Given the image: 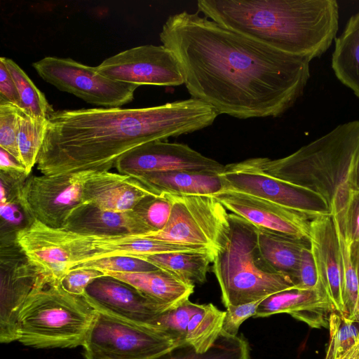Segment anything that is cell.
Returning a JSON list of instances; mask_svg holds the SVG:
<instances>
[{
	"label": "cell",
	"mask_w": 359,
	"mask_h": 359,
	"mask_svg": "<svg viewBox=\"0 0 359 359\" xmlns=\"http://www.w3.org/2000/svg\"><path fill=\"white\" fill-rule=\"evenodd\" d=\"M197 7L226 28L311 61L327 50L339 27L335 0H198Z\"/></svg>",
	"instance_id": "3957f363"
},
{
	"label": "cell",
	"mask_w": 359,
	"mask_h": 359,
	"mask_svg": "<svg viewBox=\"0 0 359 359\" xmlns=\"http://www.w3.org/2000/svg\"><path fill=\"white\" fill-rule=\"evenodd\" d=\"M32 66L44 81L60 90L97 106L120 107L133 100L139 87L111 79L99 73L95 67L71 58L47 56Z\"/></svg>",
	"instance_id": "9c48e42d"
},
{
	"label": "cell",
	"mask_w": 359,
	"mask_h": 359,
	"mask_svg": "<svg viewBox=\"0 0 359 359\" xmlns=\"http://www.w3.org/2000/svg\"><path fill=\"white\" fill-rule=\"evenodd\" d=\"M215 255L211 251L177 252L137 258L147 261L158 269L172 273L184 283L195 286L196 283L205 282L210 264L213 262Z\"/></svg>",
	"instance_id": "484cf974"
},
{
	"label": "cell",
	"mask_w": 359,
	"mask_h": 359,
	"mask_svg": "<svg viewBox=\"0 0 359 359\" xmlns=\"http://www.w3.org/2000/svg\"><path fill=\"white\" fill-rule=\"evenodd\" d=\"M156 194L136 178L110 171L92 172L83 187V201L101 210L128 212L144 198Z\"/></svg>",
	"instance_id": "ffe728a7"
},
{
	"label": "cell",
	"mask_w": 359,
	"mask_h": 359,
	"mask_svg": "<svg viewBox=\"0 0 359 359\" xmlns=\"http://www.w3.org/2000/svg\"><path fill=\"white\" fill-rule=\"evenodd\" d=\"M257 230V245L261 257L272 271L291 278L294 284L303 250L310 242Z\"/></svg>",
	"instance_id": "cb8c5ba5"
},
{
	"label": "cell",
	"mask_w": 359,
	"mask_h": 359,
	"mask_svg": "<svg viewBox=\"0 0 359 359\" xmlns=\"http://www.w3.org/2000/svg\"><path fill=\"white\" fill-rule=\"evenodd\" d=\"M170 195L172 208L164 228L137 236L184 245L203 246L215 255L222 251L230 231L229 213L224 205L212 195Z\"/></svg>",
	"instance_id": "52a82bcc"
},
{
	"label": "cell",
	"mask_w": 359,
	"mask_h": 359,
	"mask_svg": "<svg viewBox=\"0 0 359 359\" xmlns=\"http://www.w3.org/2000/svg\"><path fill=\"white\" fill-rule=\"evenodd\" d=\"M0 170L19 171L26 173L24 166L11 154L0 147ZM27 175V173H26ZM28 176V175H27Z\"/></svg>",
	"instance_id": "74e56055"
},
{
	"label": "cell",
	"mask_w": 359,
	"mask_h": 359,
	"mask_svg": "<svg viewBox=\"0 0 359 359\" xmlns=\"http://www.w3.org/2000/svg\"><path fill=\"white\" fill-rule=\"evenodd\" d=\"M332 215L344 220L348 234L353 243H359V190L354 193L346 212Z\"/></svg>",
	"instance_id": "d590c367"
},
{
	"label": "cell",
	"mask_w": 359,
	"mask_h": 359,
	"mask_svg": "<svg viewBox=\"0 0 359 359\" xmlns=\"http://www.w3.org/2000/svg\"><path fill=\"white\" fill-rule=\"evenodd\" d=\"M34 222L42 233L64 250L69 270L77 264L106 257H139L157 254L161 250L158 241L137 235H83L52 229L37 220Z\"/></svg>",
	"instance_id": "5bb4252c"
},
{
	"label": "cell",
	"mask_w": 359,
	"mask_h": 359,
	"mask_svg": "<svg viewBox=\"0 0 359 359\" xmlns=\"http://www.w3.org/2000/svg\"><path fill=\"white\" fill-rule=\"evenodd\" d=\"M219 175L222 190L266 200L311 219L331 215L327 203L320 195L257 170L245 161L226 165Z\"/></svg>",
	"instance_id": "8fae6325"
},
{
	"label": "cell",
	"mask_w": 359,
	"mask_h": 359,
	"mask_svg": "<svg viewBox=\"0 0 359 359\" xmlns=\"http://www.w3.org/2000/svg\"><path fill=\"white\" fill-rule=\"evenodd\" d=\"M17 242L1 245L0 341H18L20 313L48 277L24 257Z\"/></svg>",
	"instance_id": "7c38bea8"
},
{
	"label": "cell",
	"mask_w": 359,
	"mask_h": 359,
	"mask_svg": "<svg viewBox=\"0 0 359 359\" xmlns=\"http://www.w3.org/2000/svg\"><path fill=\"white\" fill-rule=\"evenodd\" d=\"M91 173L29 175L20 191V204L32 220L62 229L73 211L84 203V183Z\"/></svg>",
	"instance_id": "30bf717a"
},
{
	"label": "cell",
	"mask_w": 359,
	"mask_h": 359,
	"mask_svg": "<svg viewBox=\"0 0 359 359\" xmlns=\"http://www.w3.org/2000/svg\"><path fill=\"white\" fill-rule=\"evenodd\" d=\"M0 99L20 109L21 103L15 83L4 62L0 60Z\"/></svg>",
	"instance_id": "8d00e7d4"
},
{
	"label": "cell",
	"mask_w": 359,
	"mask_h": 359,
	"mask_svg": "<svg viewBox=\"0 0 359 359\" xmlns=\"http://www.w3.org/2000/svg\"><path fill=\"white\" fill-rule=\"evenodd\" d=\"M96 313L83 296L67 292L48 278L20 313L18 341L34 348L83 346Z\"/></svg>",
	"instance_id": "8992f818"
},
{
	"label": "cell",
	"mask_w": 359,
	"mask_h": 359,
	"mask_svg": "<svg viewBox=\"0 0 359 359\" xmlns=\"http://www.w3.org/2000/svg\"><path fill=\"white\" fill-rule=\"evenodd\" d=\"M94 269L106 273H139L158 268L140 258L128 256H111L77 264L71 269Z\"/></svg>",
	"instance_id": "4dcf8cb0"
},
{
	"label": "cell",
	"mask_w": 359,
	"mask_h": 359,
	"mask_svg": "<svg viewBox=\"0 0 359 359\" xmlns=\"http://www.w3.org/2000/svg\"><path fill=\"white\" fill-rule=\"evenodd\" d=\"M359 121L339 125L283 158H252L250 167L322 196L332 214L345 212L358 190Z\"/></svg>",
	"instance_id": "277c9868"
},
{
	"label": "cell",
	"mask_w": 359,
	"mask_h": 359,
	"mask_svg": "<svg viewBox=\"0 0 359 359\" xmlns=\"http://www.w3.org/2000/svg\"><path fill=\"white\" fill-rule=\"evenodd\" d=\"M18 121L19 107L0 99V147L20 163L18 144Z\"/></svg>",
	"instance_id": "1f68e13d"
},
{
	"label": "cell",
	"mask_w": 359,
	"mask_h": 359,
	"mask_svg": "<svg viewBox=\"0 0 359 359\" xmlns=\"http://www.w3.org/2000/svg\"><path fill=\"white\" fill-rule=\"evenodd\" d=\"M227 210L257 229L309 241L312 219L297 211L245 194L222 190L212 195Z\"/></svg>",
	"instance_id": "e0dca14e"
},
{
	"label": "cell",
	"mask_w": 359,
	"mask_h": 359,
	"mask_svg": "<svg viewBox=\"0 0 359 359\" xmlns=\"http://www.w3.org/2000/svg\"><path fill=\"white\" fill-rule=\"evenodd\" d=\"M111 79L135 85H184L179 62L163 45H142L118 53L95 67Z\"/></svg>",
	"instance_id": "4fadbf2b"
},
{
	"label": "cell",
	"mask_w": 359,
	"mask_h": 359,
	"mask_svg": "<svg viewBox=\"0 0 359 359\" xmlns=\"http://www.w3.org/2000/svg\"><path fill=\"white\" fill-rule=\"evenodd\" d=\"M330 339L325 359H359V322L333 311L329 316Z\"/></svg>",
	"instance_id": "4316f807"
},
{
	"label": "cell",
	"mask_w": 359,
	"mask_h": 359,
	"mask_svg": "<svg viewBox=\"0 0 359 359\" xmlns=\"http://www.w3.org/2000/svg\"><path fill=\"white\" fill-rule=\"evenodd\" d=\"M333 311L332 304L323 287H292L263 299L255 317L285 313L312 328H328L329 316Z\"/></svg>",
	"instance_id": "d6986e66"
},
{
	"label": "cell",
	"mask_w": 359,
	"mask_h": 359,
	"mask_svg": "<svg viewBox=\"0 0 359 359\" xmlns=\"http://www.w3.org/2000/svg\"><path fill=\"white\" fill-rule=\"evenodd\" d=\"M318 287H323L319 283L311 247L309 245L302 252L294 287L313 289Z\"/></svg>",
	"instance_id": "e575fe53"
},
{
	"label": "cell",
	"mask_w": 359,
	"mask_h": 359,
	"mask_svg": "<svg viewBox=\"0 0 359 359\" xmlns=\"http://www.w3.org/2000/svg\"><path fill=\"white\" fill-rule=\"evenodd\" d=\"M177 346L151 327L97 312L83 347L96 359H151Z\"/></svg>",
	"instance_id": "ba28073f"
},
{
	"label": "cell",
	"mask_w": 359,
	"mask_h": 359,
	"mask_svg": "<svg viewBox=\"0 0 359 359\" xmlns=\"http://www.w3.org/2000/svg\"><path fill=\"white\" fill-rule=\"evenodd\" d=\"M262 300L238 306H227L221 334L231 337L238 336L241 324L250 317H255L258 306Z\"/></svg>",
	"instance_id": "d6a6232c"
},
{
	"label": "cell",
	"mask_w": 359,
	"mask_h": 359,
	"mask_svg": "<svg viewBox=\"0 0 359 359\" xmlns=\"http://www.w3.org/2000/svg\"><path fill=\"white\" fill-rule=\"evenodd\" d=\"M355 186L358 190H359V156L357 161L356 172H355Z\"/></svg>",
	"instance_id": "ab89813d"
},
{
	"label": "cell",
	"mask_w": 359,
	"mask_h": 359,
	"mask_svg": "<svg viewBox=\"0 0 359 359\" xmlns=\"http://www.w3.org/2000/svg\"><path fill=\"white\" fill-rule=\"evenodd\" d=\"M177 58L191 97L218 114L278 117L302 95L309 59L289 54L199 15H170L159 34Z\"/></svg>",
	"instance_id": "6da1fadb"
},
{
	"label": "cell",
	"mask_w": 359,
	"mask_h": 359,
	"mask_svg": "<svg viewBox=\"0 0 359 359\" xmlns=\"http://www.w3.org/2000/svg\"><path fill=\"white\" fill-rule=\"evenodd\" d=\"M172 204L170 194L161 193L144 198L133 210L147 226L149 233L157 232L166 225Z\"/></svg>",
	"instance_id": "f546056e"
},
{
	"label": "cell",
	"mask_w": 359,
	"mask_h": 359,
	"mask_svg": "<svg viewBox=\"0 0 359 359\" xmlns=\"http://www.w3.org/2000/svg\"><path fill=\"white\" fill-rule=\"evenodd\" d=\"M225 168L182 143L164 140L142 144L123 156L117 162L118 172L133 177L152 172L172 170L209 171L221 173Z\"/></svg>",
	"instance_id": "9a60e30c"
},
{
	"label": "cell",
	"mask_w": 359,
	"mask_h": 359,
	"mask_svg": "<svg viewBox=\"0 0 359 359\" xmlns=\"http://www.w3.org/2000/svg\"><path fill=\"white\" fill-rule=\"evenodd\" d=\"M63 230L83 235H142L147 226L133 211L112 212L83 203L67 219Z\"/></svg>",
	"instance_id": "44dd1931"
},
{
	"label": "cell",
	"mask_w": 359,
	"mask_h": 359,
	"mask_svg": "<svg viewBox=\"0 0 359 359\" xmlns=\"http://www.w3.org/2000/svg\"><path fill=\"white\" fill-rule=\"evenodd\" d=\"M105 275L131 285L147 297L168 307L189 299L195 287L161 269L139 273H106Z\"/></svg>",
	"instance_id": "603a6c76"
},
{
	"label": "cell",
	"mask_w": 359,
	"mask_h": 359,
	"mask_svg": "<svg viewBox=\"0 0 359 359\" xmlns=\"http://www.w3.org/2000/svg\"><path fill=\"white\" fill-rule=\"evenodd\" d=\"M156 194L214 195L223 189L219 173L209 171L172 170L135 177Z\"/></svg>",
	"instance_id": "7402d4cb"
},
{
	"label": "cell",
	"mask_w": 359,
	"mask_h": 359,
	"mask_svg": "<svg viewBox=\"0 0 359 359\" xmlns=\"http://www.w3.org/2000/svg\"><path fill=\"white\" fill-rule=\"evenodd\" d=\"M352 252L353 256L354 257L357 269H358V281H359V243H353L352 247Z\"/></svg>",
	"instance_id": "f35d334b"
},
{
	"label": "cell",
	"mask_w": 359,
	"mask_h": 359,
	"mask_svg": "<svg viewBox=\"0 0 359 359\" xmlns=\"http://www.w3.org/2000/svg\"><path fill=\"white\" fill-rule=\"evenodd\" d=\"M83 297L97 312L147 326L160 313L170 308L150 299L131 285L107 275L94 280Z\"/></svg>",
	"instance_id": "2e32d148"
},
{
	"label": "cell",
	"mask_w": 359,
	"mask_h": 359,
	"mask_svg": "<svg viewBox=\"0 0 359 359\" xmlns=\"http://www.w3.org/2000/svg\"><path fill=\"white\" fill-rule=\"evenodd\" d=\"M104 276H106L104 272L94 269H71L60 284L67 292L76 296H83L88 286L96 278Z\"/></svg>",
	"instance_id": "836d02e7"
},
{
	"label": "cell",
	"mask_w": 359,
	"mask_h": 359,
	"mask_svg": "<svg viewBox=\"0 0 359 359\" xmlns=\"http://www.w3.org/2000/svg\"><path fill=\"white\" fill-rule=\"evenodd\" d=\"M218 115L192 97L144 108L55 111L48 119L36 168L45 175L109 171L133 149L200 130Z\"/></svg>",
	"instance_id": "7a4b0ae2"
},
{
	"label": "cell",
	"mask_w": 359,
	"mask_h": 359,
	"mask_svg": "<svg viewBox=\"0 0 359 359\" xmlns=\"http://www.w3.org/2000/svg\"><path fill=\"white\" fill-rule=\"evenodd\" d=\"M18 144L20 163L29 176L37 163L48 126V119L34 116L19 108Z\"/></svg>",
	"instance_id": "83f0119b"
},
{
	"label": "cell",
	"mask_w": 359,
	"mask_h": 359,
	"mask_svg": "<svg viewBox=\"0 0 359 359\" xmlns=\"http://www.w3.org/2000/svg\"><path fill=\"white\" fill-rule=\"evenodd\" d=\"M229 217L227 241L215 255L212 269L224 306L251 303L294 287L290 276L272 271L262 259L257 228L233 213Z\"/></svg>",
	"instance_id": "5b68a950"
},
{
	"label": "cell",
	"mask_w": 359,
	"mask_h": 359,
	"mask_svg": "<svg viewBox=\"0 0 359 359\" xmlns=\"http://www.w3.org/2000/svg\"><path fill=\"white\" fill-rule=\"evenodd\" d=\"M0 60L15 83L20 98V109L34 116L48 119L55 111L44 94L13 60L6 57H1Z\"/></svg>",
	"instance_id": "f1b7e54d"
},
{
	"label": "cell",
	"mask_w": 359,
	"mask_h": 359,
	"mask_svg": "<svg viewBox=\"0 0 359 359\" xmlns=\"http://www.w3.org/2000/svg\"><path fill=\"white\" fill-rule=\"evenodd\" d=\"M332 67L338 79L359 97V11L335 39Z\"/></svg>",
	"instance_id": "d4e9b609"
},
{
	"label": "cell",
	"mask_w": 359,
	"mask_h": 359,
	"mask_svg": "<svg viewBox=\"0 0 359 359\" xmlns=\"http://www.w3.org/2000/svg\"><path fill=\"white\" fill-rule=\"evenodd\" d=\"M309 242L319 283L334 311L345 315L342 259L332 215H320L311 220Z\"/></svg>",
	"instance_id": "ac0fdd59"
}]
</instances>
